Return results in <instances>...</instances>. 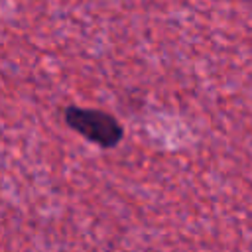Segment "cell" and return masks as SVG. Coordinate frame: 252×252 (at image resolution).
Instances as JSON below:
<instances>
[{"label": "cell", "instance_id": "1", "mask_svg": "<svg viewBox=\"0 0 252 252\" xmlns=\"http://www.w3.org/2000/svg\"><path fill=\"white\" fill-rule=\"evenodd\" d=\"M65 122L71 130L81 134L85 140L110 150L116 148L124 138V128L112 114L98 108H83V106H67Z\"/></svg>", "mask_w": 252, "mask_h": 252}]
</instances>
